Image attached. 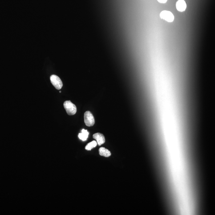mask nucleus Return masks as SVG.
Returning <instances> with one entry per match:
<instances>
[{"label":"nucleus","mask_w":215,"mask_h":215,"mask_svg":"<svg viewBox=\"0 0 215 215\" xmlns=\"http://www.w3.org/2000/svg\"><path fill=\"white\" fill-rule=\"evenodd\" d=\"M64 107L69 115H74L77 112V107L71 101H66L63 104Z\"/></svg>","instance_id":"f257e3e1"},{"label":"nucleus","mask_w":215,"mask_h":215,"mask_svg":"<svg viewBox=\"0 0 215 215\" xmlns=\"http://www.w3.org/2000/svg\"><path fill=\"white\" fill-rule=\"evenodd\" d=\"M160 18L168 22H172L174 20V16L170 11L163 10L160 14Z\"/></svg>","instance_id":"20e7f679"},{"label":"nucleus","mask_w":215,"mask_h":215,"mask_svg":"<svg viewBox=\"0 0 215 215\" xmlns=\"http://www.w3.org/2000/svg\"><path fill=\"white\" fill-rule=\"evenodd\" d=\"M159 2L161 3H165L167 2V0H157Z\"/></svg>","instance_id":"9d476101"},{"label":"nucleus","mask_w":215,"mask_h":215,"mask_svg":"<svg viewBox=\"0 0 215 215\" xmlns=\"http://www.w3.org/2000/svg\"><path fill=\"white\" fill-rule=\"evenodd\" d=\"M176 8L179 11H185L187 8V4L184 0H179L176 3Z\"/></svg>","instance_id":"423d86ee"},{"label":"nucleus","mask_w":215,"mask_h":215,"mask_svg":"<svg viewBox=\"0 0 215 215\" xmlns=\"http://www.w3.org/2000/svg\"><path fill=\"white\" fill-rule=\"evenodd\" d=\"M93 138L96 140L97 143L99 145H101L105 142L104 135L100 133L94 134L93 135Z\"/></svg>","instance_id":"39448f33"},{"label":"nucleus","mask_w":215,"mask_h":215,"mask_svg":"<svg viewBox=\"0 0 215 215\" xmlns=\"http://www.w3.org/2000/svg\"><path fill=\"white\" fill-rule=\"evenodd\" d=\"M84 121L86 126L89 127L92 126L95 123V119L93 115L89 111L85 113Z\"/></svg>","instance_id":"f03ea898"},{"label":"nucleus","mask_w":215,"mask_h":215,"mask_svg":"<svg viewBox=\"0 0 215 215\" xmlns=\"http://www.w3.org/2000/svg\"><path fill=\"white\" fill-rule=\"evenodd\" d=\"M59 92H60V93H61V91H59Z\"/></svg>","instance_id":"9b49d317"},{"label":"nucleus","mask_w":215,"mask_h":215,"mask_svg":"<svg viewBox=\"0 0 215 215\" xmlns=\"http://www.w3.org/2000/svg\"><path fill=\"white\" fill-rule=\"evenodd\" d=\"M99 154L101 156L105 157H109L111 155V152L104 147H100L99 149Z\"/></svg>","instance_id":"0eeeda50"},{"label":"nucleus","mask_w":215,"mask_h":215,"mask_svg":"<svg viewBox=\"0 0 215 215\" xmlns=\"http://www.w3.org/2000/svg\"><path fill=\"white\" fill-rule=\"evenodd\" d=\"M89 133L87 130L83 129L82 130L81 133L79 134V138L83 141H85L88 138Z\"/></svg>","instance_id":"6e6552de"},{"label":"nucleus","mask_w":215,"mask_h":215,"mask_svg":"<svg viewBox=\"0 0 215 215\" xmlns=\"http://www.w3.org/2000/svg\"><path fill=\"white\" fill-rule=\"evenodd\" d=\"M50 81L52 84L57 90L61 89L63 87V83L58 76L55 75H52L50 77Z\"/></svg>","instance_id":"7ed1b4c3"},{"label":"nucleus","mask_w":215,"mask_h":215,"mask_svg":"<svg viewBox=\"0 0 215 215\" xmlns=\"http://www.w3.org/2000/svg\"><path fill=\"white\" fill-rule=\"evenodd\" d=\"M97 145V142L95 141H93L88 143L86 145L85 149L87 150H91L93 148H95V147H96Z\"/></svg>","instance_id":"1a4fd4ad"}]
</instances>
